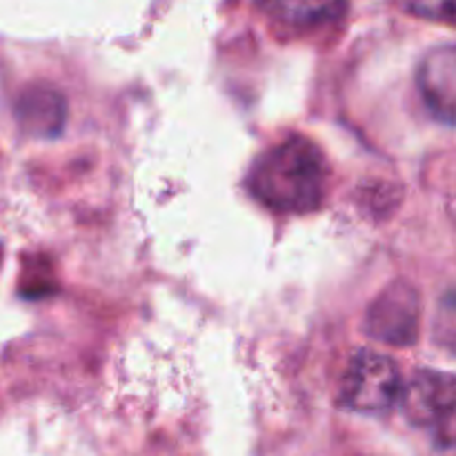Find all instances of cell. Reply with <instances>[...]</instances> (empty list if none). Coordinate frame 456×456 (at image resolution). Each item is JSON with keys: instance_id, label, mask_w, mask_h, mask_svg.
I'll return each instance as SVG.
<instances>
[{"instance_id": "obj_2", "label": "cell", "mask_w": 456, "mask_h": 456, "mask_svg": "<svg viewBox=\"0 0 456 456\" xmlns=\"http://www.w3.org/2000/svg\"><path fill=\"white\" fill-rule=\"evenodd\" d=\"M401 374L395 361L372 350L352 356L341 386V399L354 412L379 414L390 410L401 396Z\"/></svg>"}, {"instance_id": "obj_7", "label": "cell", "mask_w": 456, "mask_h": 456, "mask_svg": "<svg viewBox=\"0 0 456 456\" xmlns=\"http://www.w3.org/2000/svg\"><path fill=\"white\" fill-rule=\"evenodd\" d=\"M263 13L289 29H314L343 18L347 0H258Z\"/></svg>"}, {"instance_id": "obj_9", "label": "cell", "mask_w": 456, "mask_h": 456, "mask_svg": "<svg viewBox=\"0 0 456 456\" xmlns=\"http://www.w3.org/2000/svg\"><path fill=\"white\" fill-rule=\"evenodd\" d=\"M0 258H3V249H0Z\"/></svg>"}, {"instance_id": "obj_1", "label": "cell", "mask_w": 456, "mask_h": 456, "mask_svg": "<svg viewBox=\"0 0 456 456\" xmlns=\"http://www.w3.org/2000/svg\"><path fill=\"white\" fill-rule=\"evenodd\" d=\"M328 167L307 138H289L258 156L248 187L258 203L283 214H307L323 203Z\"/></svg>"}, {"instance_id": "obj_4", "label": "cell", "mask_w": 456, "mask_h": 456, "mask_svg": "<svg viewBox=\"0 0 456 456\" xmlns=\"http://www.w3.org/2000/svg\"><path fill=\"white\" fill-rule=\"evenodd\" d=\"M421 301L408 283H392L379 294L365 316V330L377 341L387 346H412L419 337Z\"/></svg>"}, {"instance_id": "obj_5", "label": "cell", "mask_w": 456, "mask_h": 456, "mask_svg": "<svg viewBox=\"0 0 456 456\" xmlns=\"http://www.w3.org/2000/svg\"><path fill=\"white\" fill-rule=\"evenodd\" d=\"M419 92L436 120L454 123L456 116V49L454 45L432 49L419 67Z\"/></svg>"}, {"instance_id": "obj_6", "label": "cell", "mask_w": 456, "mask_h": 456, "mask_svg": "<svg viewBox=\"0 0 456 456\" xmlns=\"http://www.w3.org/2000/svg\"><path fill=\"white\" fill-rule=\"evenodd\" d=\"M16 116L20 127L29 136L52 138L58 136L67 118L65 98L52 87H29L20 96L16 107Z\"/></svg>"}, {"instance_id": "obj_3", "label": "cell", "mask_w": 456, "mask_h": 456, "mask_svg": "<svg viewBox=\"0 0 456 456\" xmlns=\"http://www.w3.org/2000/svg\"><path fill=\"white\" fill-rule=\"evenodd\" d=\"M403 412L414 426L444 432L445 444H452L456 386L452 374L423 370L414 374L408 386L401 387L399 396Z\"/></svg>"}, {"instance_id": "obj_8", "label": "cell", "mask_w": 456, "mask_h": 456, "mask_svg": "<svg viewBox=\"0 0 456 456\" xmlns=\"http://www.w3.org/2000/svg\"><path fill=\"white\" fill-rule=\"evenodd\" d=\"M410 12L428 20H439L452 25L454 20V0H408Z\"/></svg>"}]
</instances>
